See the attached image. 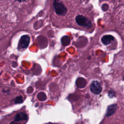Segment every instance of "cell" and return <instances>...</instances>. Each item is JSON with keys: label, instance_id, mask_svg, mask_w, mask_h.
Segmentation results:
<instances>
[{"label": "cell", "instance_id": "6da1fadb", "mask_svg": "<svg viewBox=\"0 0 124 124\" xmlns=\"http://www.w3.org/2000/svg\"><path fill=\"white\" fill-rule=\"evenodd\" d=\"M53 5L56 14L59 16H64L67 12L66 7L59 0H54Z\"/></svg>", "mask_w": 124, "mask_h": 124}, {"label": "cell", "instance_id": "7a4b0ae2", "mask_svg": "<svg viewBox=\"0 0 124 124\" xmlns=\"http://www.w3.org/2000/svg\"><path fill=\"white\" fill-rule=\"evenodd\" d=\"M75 21L78 25L81 27L90 28L92 26V23L91 21L88 18L83 15H78L75 18Z\"/></svg>", "mask_w": 124, "mask_h": 124}, {"label": "cell", "instance_id": "3957f363", "mask_svg": "<svg viewBox=\"0 0 124 124\" xmlns=\"http://www.w3.org/2000/svg\"><path fill=\"white\" fill-rule=\"evenodd\" d=\"M30 43V37L29 35H22L18 43V48L19 50L25 49L27 48Z\"/></svg>", "mask_w": 124, "mask_h": 124}, {"label": "cell", "instance_id": "277c9868", "mask_svg": "<svg viewBox=\"0 0 124 124\" xmlns=\"http://www.w3.org/2000/svg\"><path fill=\"white\" fill-rule=\"evenodd\" d=\"M90 90L94 94H99L102 91V88L100 84L97 81H93L91 84Z\"/></svg>", "mask_w": 124, "mask_h": 124}, {"label": "cell", "instance_id": "5b68a950", "mask_svg": "<svg viewBox=\"0 0 124 124\" xmlns=\"http://www.w3.org/2000/svg\"><path fill=\"white\" fill-rule=\"evenodd\" d=\"M114 40V37L112 35L109 34L105 35L103 36L101 38V42L105 45L109 44Z\"/></svg>", "mask_w": 124, "mask_h": 124}, {"label": "cell", "instance_id": "8992f818", "mask_svg": "<svg viewBox=\"0 0 124 124\" xmlns=\"http://www.w3.org/2000/svg\"><path fill=\"white\" fill-rule=\"evenodd\" d=\"M28 119L27 115L24 112H19L17 114L15 118L14 122H19L22 121H27Z\"/></svg>", "mask_w": 124, "mask_h": 124}, {"label": "cell", "instance_id": "52a82bcc", "mask_svg": "<svg viewBox=\"0 0 124 124\" xmlns=\"http://www.w3.org/2000/svg\"><path fill=\"white\" fill-rule=\"evenodd\" d=\"M117 108V105L115 104H113L109 106L107 108L106 116H109L113 114L115 112Z\"/></svg>", "mask_w": 124, "mask_h": 124}, {"label": "cell", "instance_id": "ba28073f", "mask_svg": "<svg viewBox=\"0 0 124 124\" xmlns=\"http://www.w3.org/2000/svg\"><path fill=\"white\" fill-rule=\"evenodd\" d=\"M70 38L67 35H65L61 38V42L62 44L64 46H66L68 45L70 43Z\"/></svg>", "mask_w": 124, "mask_h": 124}, {"label": "cell", "instance_id": "9c48e42d", "mask_svg": "<svg viewBox=\"0 0 124 124\" xmlns=\"http://www.w3.org/2000/svg\"><path fill=\"white\" fill-rule=\"evenodd\" d=\"M23 98L21 96H19L16 97L15 99V103L16 104H19L23 102Z\"/></svg>", "mask_w": 124, "mask_h": 124}, {"label": "cell", "instance_id": "30bf717a", "mask_svg": "<svg viewBox=\"0 0 124 124\" xmlns=\"http://www.w3.org/2000/svg\"><path fill=\"white\" fill-rule=\"evenodd\" d=\"M16 1H17L19 2H23V1H25L26 0H15Z\"/></svg>", "mask_w": 124, "mask_h": 124}, {"label": "cell", "instance_id": "8fae6325", "mask_svg": "<svg viewBox=\"0 0 124 124\" xmlns=\"http://www.w3.org/2000/svg\"></svg>", "mask_w": 124, "mask_h": 124}, {"label": "cell", "instance_id": "7c38bea8", "mask_svg": "<svg viewBox=\"0 0 124 124\" xmlns=\"http://www.w3.org/2000/svg\"></svg>", "mask_w": 124, "mask_h": 124}]
</instances>
